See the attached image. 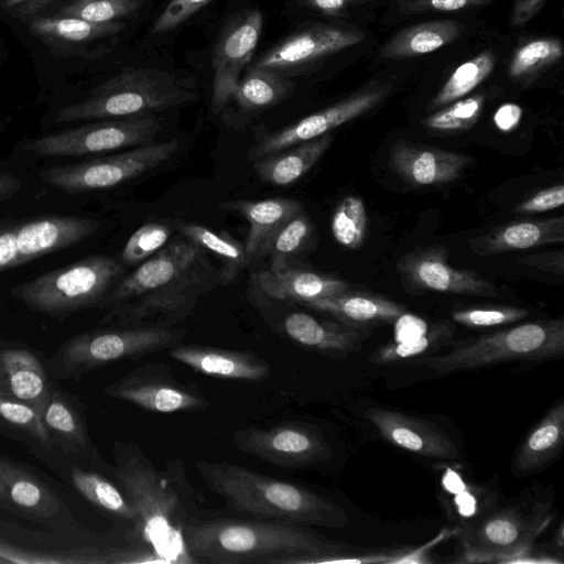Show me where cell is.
<instances>
[{
  "label": "cell",
  "mask_w": 564,
  "mask_h": 564,
  "mask_svg": "<svg viewBox=\"0 0 564 564\" xmlns=\"http://www.w3.org/2000/svg\"><path fill=\"white\" fill-rule=\"evenodd\" d=\"M219 208L236 212L249 223V232L245 243L248 261L263 256L279 229L294 215L303 209L302 204L293 198L273 197L262 200H231L223 203Z\"/></svg>",
  "instance_id": "30"
},
{
  "label": "cell",
  "mask_w": 564,
  "mask_h": 564,
  "mask_svg": "<svg viewBox=\"0 0 564 564\" xmlns=\"http://www.w3.org/2000/svg\"><path fill=\"white\" fill-rule=\"evenodd\" d=\"M395 341L409 339L423 334L427 329L426 323L417 316L403 313L393 323Z\"/></svg>",
  "instance_id": "55"
},
{
  "label": "cell",
  "mask_w": 564,
  "mask_h": 564,
  "mask_svg": "<svg viewBox=\"0 0 564 564\" xmlns=\"http://www.w3.org/2000/svg\"><path fill=\"white\" fill-rule=\"evenodd\" d=\"M293 89V83L278 72L252 66L239 79L232 97L245 110L273 106Z\"/></svg>",
  "instance_id": "36"
},
{
  "label": "cell",
  "mask_w": 564,
  "mask_h": 564,
  "mask_svg": "<svg viewBox=\"0 0 564 564\" xmlns=\"http://www.w3.org/2000/svg\"><path fill=\"white\" fill-rule=\"evenodd\" d=\"M30 33L40 40L56 56H84L93 52L90 46L98 41L120 33L122 21L95 23L74 17L36 15L26 21Z\"/></svg>",
  "instance_id": "22"
},
{
  "label": "cell",
  "mask_w": 564,
  "mask_h": 564,
  "mask_svg": "<svg viewBox=\"0 0 564 564\" xmlns=\"http://www.w3.org/2000/svg\"><path fill=\"white\" fill-rule=\"evenodd\" d=\"M41 416L54 449L67 456L95 457L85 408L76 395L52 384Z\"/></svg>",
  "instance_id": "24"
},
{
  "label": "cell",
  "mask_w": 564,
  "mask_h": 564,
  "mask_svg": "<svg viewBox=\"0 0 564 564\" xmlns=\"http://www.w3.org/2000/svg\"><path fill=\"white\" fill-rule=\"evenodd\" d=\"M206 486L236 509L261 519L292 524L341 528L345 510L296 484L279 480L226 460L196 462Z\"/></svg>",
  "instance_id": "4"
},
{
  "label": "cell",
  "mask_w": 564,
  "mask_h": 564,
  "mask_svg": "<svg viewBox=\"0 0 564 564\" xmlns=\"http://www.w3.org/2000/svg\"><path fill=\"white\" fill-rule=\"evenodd\" d=\"M212 0H171L153 24V33L169 32L184 23Z\"/></svg>",
  "instance_id": "49"
},
{
  "label": "cell",
  "mask_w": 564,
  "mask_h": 564,
  "mask_svg": "<svg viewBox=\"0 0 564 564\" xmlns=\"http://www.w3.org/2000/svg\"><path fill=\"white\" fill-rule=\"evenodd\" d=\"M178 150L176 140L150 142L130 151L56 165L42 170L41 180L66 194H80L115 187L170 160Z\"/></svg>",
  "instance_id": "10"
},
{
  "label": "cell",
  "mask_w": 564,
  "mask_h": 564,
  "mask_svg": "<svg viewBox=\"0 0 564 564\" xmlns=\"http://www.w3.org/2000/svg\"><path fill=\"white\" fill-rule=\"evenodd\" d=\"M252 281L269 299L293 301L302 304L307 301L337 295L351 290L338 278L292 268L289 264L279 270H264L252 275Z\"/></svg>",
  "instance_id": "28"
},
{
  "label": "cell",
  "mask_w": 564,
  "mask_h": 564,
  "mask_svg": "<svg viewBox=\"0 0 564 564\" xmlns=\"http://www.w3.org/2000/svg\"><path fill=\"white\" fill-rule=\"evenodd\" d=\"M564 443V402L560 400L533 426L518 449L512 470L518 476L536 473L547 466Z\"/></svg>",
  "instance_id": "31"
},
{
  "label": "cell",
  "mask_w": 564,
  "mask_h": 564,
  "mask_svg": "<svg viewBox=\"0 0 564 564\" xmlns=\"http://www.w3.org/2000/svg\"><path fill=\"white\" fill-rule=\"evenodd\" d=\"M74 488L91 505L119 519L138 520V512L124 492L100 474L73 466L69 474Z\"/></svg>",
  "instance_id": "35"
},
{
  "label": "cell",
  "mask_w": 564,
  "mask_h": 564,
  "mask_svg": "<svg viewBox=\"0 0 564 564\" xmlns=\"http://www.w3.org/2000/svg\"><path fill=\"white\" fill-rule=\"evenodd\" d=\"M364 34L356 30L328 24H313L285 37L265 52L253 65L286 76L327 55L356 45Z\"/></svg>",
  "instance_id": "19"
},
{
  "label": "cell",
  "mask_w": 564,
  "mask_h": 564,
  "mask_svg": "<svg viewBox=\"0 0 564 564\" xmlns=\"http://www.w3.org/2000/svg\"><path fill=\"white\" fill-rule=\"evenodd\" d=\"M367 220L364 200L357 196H347L334 210L330 224L333 236L341 246L357 249L365 241Z\"/></svg>",
  "instance_id": "45"
},
{
  "label": "cell",
  "mask_w": 564,
  "mask_h": 564,
  "mask_svg": "<svg viewBox=\"0 0 564 564\" xmlns=\"http://www.w3.org/2000/svg\"><path fill=\"white\" fill-rule=\"evenodd\" d=\"M0 432L44 452L54 451L41 414L24 403L1 397Z\"/></svg>",
  "instance_id": "39"
},
{
  "label": "cell",
  "mask_w": 564,
  "mask_h": 564,
  "mask_svg": "<svg viewBox=\"0 0 564 564\" xmlns=\"http://www.w3.org/2000/svg\"><path fill=\"white\" fill-rule=\"evenodd\" d=\"M495 64V55L489 51L464 62L452 73L426 109H440L468 95L490 75Z\"/></svg>",
  "instance_id": "41"
},
{
  "label": "cell",
  "mask_w": 564,
  "mask_h": 564,
  "mask_svg": "<svg viewBox=\"0 0 564 564\" xmlns=\"http://www.w3.org/2000/svg\"><path fill=\"white\" fill-rule=\"evenodd\" d=\"M518 263L557 275L564 274V252L562 250L530 253L519 258Z\"/></svg>",
  "instance_id": "52"
},
{
  "label": "cell",
  "mask_w": 564,
  "mask_h": 564,
  "mask_svg": "<svg viewBox=\"0 0 564 564\" xmlns=\"http://www.w3.org/2000/svg\"><path fill=\"white\" fill-rule=\"evenodd\" d=\"M352 0H304V4L322 11L324 13L333 14L343 10Z\"/></svg>",
  "instance_id": "59"
},
{
  "label": "cell",
  "mask_w": 564,
  "mask_h": 564,
  "mask_svg": "<svg viewBox=\"0 0 564 564\" xmlns=\"http://www.w3.org/2000/svg\"><path fill=\"white\" fill-rule=\"evenodd\" d=\"M528 315V310L511 305L469 307L453 311L452 321L465 327L485 328L516 323Z\"/></svg>",
  "instance_id": "48"
},
{
  "label": "cell",
  "mask_w": 564,
  "mask_h": 564,
  "mask_svg": "<svg viewBox=\"0 0 564 564\" xmlns=\"http://www.w3.org/2000/svg\"><path fill=\"white\" fill-rule=\"evenodd\" d=\"M522 117V109L516 104H503L501 105L495 116L494 121L499 130L509 132L513 130L520 122Z\"/></svg>",
  "instance_id": "56"
},
{
  "label": "cell",
  "mask_w": 564,
  "mask_h": 564,
  "mask_svg": "<svg viewBox=\"0 0 564 564\" xmlns=\"http://www.w3.org/2000/svg\"><path fill=\"white\" fill-rule=\"evenodd\" d=\"M104 392L154 413L203 411L210 405L196 387L180 382L171 367L161 362L139 366L106 386Z\"/></svg>",
  "instance_id": "13"
},
{
  "label": "cell",
  "mask_w": 564,
  "mask_h": 564,
  "mask_svg": "<svg viewBox=\"0 0 564 564\" xmlns=\"http://www.w3.org/2000/svg\"><path fill=\"white\" fill-rule=\"evenodd\" d=\"M313 234V224L302 209L288 220L270 240L264 254L271 259L270 269L279 270L299 254L307 245Z\"/></svg>",
  "instance_id": "42"
},
{
  "label": "cell",
  "mask_w": 564,
  "mask_h": 564,
  "mask_svg": "<svg viewBox=\"0 0 564 564\" xmlns=\"http://www.w3.org/2000/svg\"><path fill=\"white\" fill-rule=\"evenodd\" d=\"M185 333L172 327L97 328L67 339L54 360L59 376L78 379L108 364L171 348L180 344Z\"/></svg>",
  "instance_id": "9"
},
{
  "label": "cell",
  "mask_w": 564,
  "mask_h": 564,
  "mask_svg": "<svg viewBox=\"0 0 564 564\" xmlns=\"http://www.w3.org/2000/svg\"><path fill=\"white\" fill-rule=\"evenodd\" d=\"M174 226L183 236L213 252L221 261L223 282L232 280L247 264L245 245L242 246L228 232H216L200 224L181 219L175 220Z\"/></svg>",
  "instance_id": "38"
},
{
  "label": "cell",
  "mask_w": 564,
  "mask_h": 564,
  "mask_svg": "<svg viewBox=\"0 0 564 564\" xmlns=\"http://www.w3.org/2000/svg\"><path fill=\"white\" fill-rule=\"evenodd\" d=\"M216 280L207 250L191 239L161 248L121 278L102 303L109 308L102 325L171 327L188 315Z\"/></svg>",
  "instance_id": "1"
},
{
  "label": "cell",
  "mask_w": 564,
  "mask_h": 564,
  "mask_svg": "<svg viewBox=\"0 0 564 564\" xmlns=\"http://www.w3.org/2000/svg\"><path fill=\"white\" fill-rule=\"evenodd\" d=\"M333 142L326 133L278 152L261 156L253 164L257 175L265 183L285 186L300 181L322 158Z\"/></svg>",
  "instance_id": "32"
},
{
  "label": "cell",
  "mask_w": 564,
  "mask_h": 564,
  "mask_svg": "<svg viewBox=\"0 0 564 564\" xmlns=\"http://www.w3.org/2000/svg\"><path fill=\"white\" fill-rule=\"evenodd\" d=\"M123 272L117 259L94 254L18 284L11 294L34 312L64 318L101 306Z\"/></svg>",
  "instance_id": "8"
},
{
  "label": "cell",
  "mask_w": 564,
  "mask_h": 564,
  "mask_svg": "<svg viewBox=\"0 0 564 564\" xmlns=\"http://www.w3.org/2000/svg\"><path fill=\"white\" fill-rule=\"evenodd\" d=\"M442 355L411 361L438 375L507 362H539L564 354V318L531 321L476 337L453 340Z\"/></svg>",
  "instance_id": "5"
},
{
  "label": "cell",
  "mask_w": 564,
  "mask_h": 564,
  "mask_svg": "<svg viewBox=\"0 0 564 564\" xmlns=\"http://www.w3.org/2000/svg\"><path fill=\"white\" fill-rule=\"evenodd\" d=\"M142 4L143 0H72L55 14L95 23L118 22L134 17Z\"/></svg>",
  "instance_id": "44"
},
{
  "label": "cell",
  "mask_w": 564,
  "mask_h": 564,
  "mask_svg": "<svg viewBox=\"0 0 564 564\" xmlns=\"http://www.w3.org/2000/svg\"><path fill=\"white\" fill-rule=\"evenodd\" d=\"M465 25L453 20H435L404 29L381 48L384 58H405L427 54L458 39Z\"/></svg>",
  "instance_id": "33"
},
{
  "label": "cell",
  "mask_w": 564,
  "mask_h": 564,
  "mask_svg": "<svg viewBox=\"0 0 564 564\" xmlns=\"http://www.w3.org/2000/svg\"><path fill=\"white\" fill-rule=\"evenodd\" d=\"M263 18L259 10H249L223 29L213 54L212 109L218 113L232 97L240 74L258 45Z\"/></svg>",
  "instance_id": "16"
},
{
  "label": "cell",
  "mask_w": 564,
  "mask_h": 564,
  "mask_svg": "<svg viewBox=\"0 0 564 564\" xmlns=\"http://www.w3.org/2000/svg\"><path fill=\"white\" fill-rule=\"evenodd\" d=\"M99 228L95 219L64 215L1 220L0 272L80 243Z\"/></svg>",
  "instance_id": "12"
},
{
  "label": "cell",
  "mask_w": 564,
  "mask_h": 564,
  "mask_svg": "<svg viewBox=\"0 0 564 564\" xmlns=\"http://www.w3.org/2000/svg\"><path fill=\"white\" fill-rule=\"evenodd\" d=\"M232 440L241 452L288 468L313 465L330 456L322 432L303 422H283L268 429L248 426L237 430Z\"/></svg>",
  "instance_id": "14"
},
{
  "label": "cell",
  "mask_w": 564,
  "mask_h": 564,
  "mask_svg": "<svg viewBox=\"0 0 564 564\" xmlns=\"http://www.w3.org/2000/svg\"><path fill=\"white\" fill-rule=\"evenodd\" d=\"M172 235V228L163 223H147L127 240L121 259L127 264L145 261L164 247Z\"/></svg>",
  "instance_id": "47"
},
{
  "label": "cell",
  "mask_w": 564,
  "mask_h": 564,
  "mask_svg": "<svg viewBox=\"0 0 564 564\" xmlns=\"http://www.w3.org/2000/svg\"><path fill=\"white\" fill-rule=\"evenodd\" d=\"M482 95L460 98L423 119L422 124L438 134H455L471 129L484 107Z\"/></svg>",
  "instance_id": "43"
},
{
  "label": "cell",
  "mask_w": 564,
  "mask_h": 564,
  "mask_svg": "<svg viewBox=\"0 0 564 564\" xmlns=\"http://www.w3.org/2000/svg\"><path fill=\"white\" fill-rule=\"evenodd\" d=\"M449 249L434 245L402 254L397 270L403 284L413 291H433L468 296H498L495 284L474 270L448 263Z\"/></svg>",
  "instance_id": "15"
},
{
  "label": "cell",
  "mask_w": 564,
  "mask_h": 564,
  "mask_svg": "<svg viewBox=\"0 0 564 564\" xmlns=\"http://www.w3.org/2000/svg\"><path fill=\"white\" fill-rule=\"evenodd\" d=\"M0 506L46 525L72 524L61 497L32 471L0 454Z\"/></svg>",
  "instance_id": "17"
},
{
  "label": "cell",
  "mask_w": 564,
  "mask_h": 564,
  "mask_svg": "<svg viewBox=\"0 0 564 564\" xmlns=\"http://www.w3.org/2000/svg\"><path fill=\"white\" fill-rule=\"evenodd\" d=\"M3 48H4L3 40H0V65L2 63Z\"/></svg>",
  "instance_id": "60"
},
{
  "label": "cell",
  "mask_w": 564,
  "mask_h": 564,
  "mask_svg": "<svg viewBox=\"0 0 564 564\" xmlns=\"http://www.w3.org/2000/svg\"><path fill=\"white\" fill-rule=\"evenodd\" d=\"M459 534V529H444L433 540L425 543L421 547L415 550H397L392 560V563H431L432 560L429 557L432 549L443 540L452 536L453 534Z\"/></svg>",
  "instance_id": "53"
},
{
  "label": "cell",
  "mask_w": 564,
  "mask_h": 564,
  "mask_svg": "<svg viewBox=\"0 0 564 564\" xmlns=\"http://www.w3.org/2000/svg\"><path fill=\"white\" fill-rule=\"evenodd\" d=\"M184 536L196 563L269 562L270 556H282L280 562L291 557L288 562L330 563L345 552L297 524L278 521L188 520Z\"/></svg>",
  "instance_id": "2"
},
{
  "label": "cell",
  "mask_w": 564,
  "mask_h": 564,
  "mask_svg": "<svg viewBox=\"0 0 564 564\" xmlns=\"http://www.w3.org/2000/svg\"><path fill=\"white\" fill-rule=\"evenodd\" d=\"M113 476L138 512L130 542L151 549L167 564H193L184 529L187 513L178 494L134 442L115 441Z\"/></svg>",
  "instance_id": "3"
},
{
  "label": "cell",
  "mask_w": 564,
  "mask_h": 564,
  "mask_svg": "<svg viewBox=\"0 0 564 564\" xmlns=\"http://www.w3.org/2000/svg\"><path fill=\"white\" fill-rule=\"evenodd\" d=\"M57 1L59 0H2L1 7L12 18L28 21L41 15Z\"/></svg>",
  "instance_id": "54"
},
{
  "label": "cell",
  "mask_w": 564,
  "mask_h": 564,
  "mask_svg": "<svg viewBox=\"0 0 564 564\" xmlns=\"http://www.w3.org/2000/svg\"><path fill=\"white\" fill-rule=\"evenodd\" d=\"M52 384L39 357L29 349L0 351V397L24 403L40 414L46 406Z\"/></svg>",
  "instance_id": "27"
},
{
  "label": "cell",
  "mask_w": 564,
  "mask_h": 564,
  "mask_svg": "<svg viewBox=\"0 0 564 564\" xmlns=\"http://www.w3.org/2000/svg\"><path fill=\"white\" fill-rule=\"evenodd\" d=\"M283 329L294 343L332 358H345L360 351L370 336L368 329L355 328L338 321L318 319L303 312L288 315Z\"/></svg>",
  "instance_id": "25"
},
{
  "label": "cell",
  "mask_w": 564,
  "mask_h": 564,
  "mask_svg": "<svg viewBox=\"0 0 564 564\" xmlns=\"http://www.w3.org/2000/svg\"><path fill=\"white\" fill-rule=\"evenodd\" d=\"M365 417L389 443L420 456L454 462L460 452L451 436L437 425L404 412L368 408Z\"/></svg>",
  "instance_id": "20"
},
{
  "label": "cell",
  "mask_w": 564,
  "mask_h": 564,
  "mask_svg": "<svg viewBox=\"0 0 564 564\" xmlns=\"http://www.w3.org/2000/svg\"><path fill=\"white\" fill-rule=\"evenodd\" d=\"M387 91L388 89L381 86L364 89L272 132L253 147L252 156L261 158L329 133L330 130L373 109L384 99Z\"/></svg>",
  "instance_id": "18"
},
{
  "label": "cell",
  "mask_w": 564,
  "mask_h": 564,
  "mask_svg": "<svg viewBox=\"0 0 564 564\" xmlns=\"http://www.w3.org/2000/svg\"><path fill=\"white\" fill-rule=\"evenodd\" d=\"M21 186L20 178L11 173L0 171V204L15 195Z\"/></svg>",
  "instance_id": "58"
},
{
  "label": "cell",
  "mask_w": 564,
  "mask_h": 564,
  "mask_svg": "<svg viewBox=\"0 0 564 564\" xmlns=\"http://www.w3.org/2000/svg\"><path fill=\"white\" fill-rule=\"evenodd\" d=\"M473 159L459 152L443 150L406 140L390 149V166L405 182L416 186H440L457 181Z\"/></svg>",
  "instance_id": "21"
},
{
  "label": "cell",
  "mask_w": 564,
  "mask_h": 564,
  "mask_svg": "<svg viewBox=\"0 0 564 564\" xmlns=\"http://www.w3.org/2000/svg\"><path fill=\"white\" fill-rule=\"evenodd\" d=\"M111 549L83 547L36 551L0 540V563L15 564H110Z\"/></svg>",
  "instance_id": "40"
},
{
  "label": "cell",
  "mask_w": 564,
  "mask_h": 564,
  "mask_svg": "<svg viewBox=\"0 0 564 564\" xmlns=\"http://www.w3.org/2000/svg\"><path fill=\"white\" fill-rule=\"evenodd\" d=\"M551 502L520 501L495 507L459 529L463 563H561L533 549L552 521Z\"/></svg>",
  "instance_id": "6"
},
{
  "label": "cell",
  "mask_w": 564,
  "mask_h": 564,
  "mask_svg": "<svg viewBox=\"0 0 564 564\" xmlns=\"http://www.w3.org/2000/svg\"><path fill=\"white\" fill-rule=\"evenodd\" d=\"M160 130L153 115L111 118L31 139L21 150L39 156H79L152 142Z\"/></svg>",
  "instance_id": "11"
},
{
  "label": "cell",
  "mask_w": 564,
  "mask_h": 564,
  "mask_svg": "<svg viewBox=\"0 0 564 564\" xmlns=\"http://www.w3.org/2000/svg\"><path fill=\"white\" fill-rule=\"evenodd\" d=\"M170 356L196 372L218 379L261 382L271 373L269 362L250 350L177 344L170 348Z\"/></svg>",
  "instance_id": "23"
},
{
  "label": "cell",
  "mask_w": 564,
  "mask_h": 564,
  "mask_svg": "<svg viewBox=\"0 0 564 564\" xmlns=\"http://www.w3.org/2000/svg\"><path fill=\"white\" fill-rule=\"evenodd\" d=\"M301 305L327 313L348 326L368 330L383 324H393L400 315L405 313V308L394 301L370 293L351 292V290L307 301Z\"/></svg>",
  "instance_id": "29"
},
{
  "label": "cell",
  "mask_w": 564,
  "mask_h": 564,
  "mask_svg": "<svg viewBox=\"0 0 564 564\" xmlns=\"http://www.w3.org/2000/svg\"><path fill=\"white\" fill-rule=\"evenodd\" d=\"M487 0H408L401 11L405 13L422 11H457L464 8L485 4Z\"/></svg>",
  "instance_id": "51"
},
{
  "label": "cell",
  "mask_w": 564,
  "mask_h": 564,
  "mask_svg": "<svg viewBox=\"0 0 564 564\" xmlns=\"http://www.w3.org/2000/svg\"><path fill=\"white\" fill-rule=\"evenodd\" d=\"M546 0H517L513 7L512 25H522L530 20Z\"/></svg>",
  "instance_id": "57"
},
{
  "label": "cell",
  "mask_w": 564,
  "mask_h": 564,
  "mask_svg": "<svg viewBox=\"0 0 564 564\" xmlns=\"http://www.w3.org/2000/svg\"><path fill=\"white\" fill-rule=\"evenodd\" d=\"M442 487L452 499L447 502V512L459 520L458 529L468 525L496 506V496L485 486L466 484L462 475L452 468L442 474Z\"/></svg>",
  "instance_id": "37"
},
{
  "label": "cell",
  "mask_w": 564,
  "mask_h": 564,
  "mask_svg": "<svg viewBox=\"0 0 564 564\" xmlns=\"http://www.w3.org/2000/svg\"><path fill=\"white\" fill-rule=\"evenodd\" d=\"M470 250L481 257L564 242V216L523 219L495 227L468 239Z\"/></svg>",
  "instance_id": "26"
},
{
  "label": "cell",
  "mask_w": 564,
  "mask_h": 564,
  "mask_svg": "<svg viewBox=\"0 0 564 564\" xmlns=\"http://www.w3.org/2000/svg\"><path fill=\"white\" fill-rule=\"evenodd\" d=\"M563 56V47L558 40L536 39L520 46L509 64V76L523 79L543 67L558 61Z\"/></svg>",
  "instance_id": "46"
},
{
  "label": "cell",
  "mask_w": 564,
  "mask_h": 564,
  "mask_svg": "<svg viewBox=\"0 0 564 564\" xmlns=\"http://www.w3.org/2000/svg\"><path fill=\"white\" fill-rule=\"evenodd\" d=\"M564 204V186L556 184L545 187L519 203L513 213L518 215H534L556 209Z\"/></svg>",
  "instance_id": "50"
},
{
  "label": "cell",
  "mask_w": 564,
  "mask_h": 564,
  "mask_svg": "<svg viewBox=\"0 0 564 564\" xmlns=\"http://www.w3.org/2000/svg\"><path fill=\"white\" fill-rule=\"evenodd\" d=\"M195 94L173 75L127 68L97 86L84 100L62 108L59 123L152 115L192 101Z\"/></svg>",
  "instance_id": "7"
},
{
  "label": "cell",
  "mask_w": 564,
  "mask_h": 564,
  "mask_svg": "<svg viewBox=\"0 0 564 564\" xmlns=\"http://www.w3.org/2000/svg\"><path fill=\"white\" fill-rule=\"evenodd\" d=\"M455 333L453 321H437L421 335L378 347L370 355L369 361L375 365L410 362L449 346L455 339Z\"/></svg>",
  "instance_id": "34"
}]
</instances>
